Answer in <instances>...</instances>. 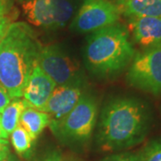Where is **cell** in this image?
I'll return each mask as SVG.
<instances>
[{
	"label": "cell",
	"mask_w": 161,
	"mask_h": 161,
	"mask_svg": "<svg viewBox=\"0 0 161 161\" xmlns=\"http://www.w3.org/2000/svg\"><path fill=\"white\" fill-rule=\"evenodd\" d=\"M151 123L149 107L133 98H116L105 106L98 129V142L105 150L127 149L143 141Z\"/></svg>",
	"instance_id": "6da1fadb"
},
{
	"label": "cell",
	"mask_w": 161,
	"mask_h": 161,
	"mask_svg": "<svg viewBox=\"0 0 161 161\" xmlns=\"http://www.w3.org/2000/svg\"><path fill=\"white\" fill-rule=\"evenodd\" d=\"M41 44L24 22H14L0 43V83L12 98H22Z\"/></svg>",
	"instance_id": "7a4b0ae2"
},
{
	"label": "cell",
	"mask_w": 161,
	"mask_h": 161,
	"mask_svg": "<svg viewBox=\"0 0 161 161\" xmlns=\"http://www.w3.org/2000/svg\"><path fill=\"white\" fill-rule=\"evenodd\" d=\"M135 53L128 30L117 23L92 32L87 40L84 59L94 75L111 76L128 66Z\"/></svg>",
	"instance_id": "3957f363"
},
{
	"label": "cell",
	"mask_w": 161,
	"mask_h": 161,
	"mask_svg": "<svg viewBox=\"0 0 161 161\" xmlns=\"http://www.w3.org/2000/svg\"><path fill=\"white\" fill-rule=\"evenodd\" d=\"M97 115L96 99L85 93L67 115L58 121H50L48 126L52 132L64 142H84L92 135Z\"/></svg>",
	"instance_id": "277c9868"
},
{
	"label": "cell",
	"mask_w": 161,
	"mask_h": 161,
	"mask_svg": "<svg viewBox=\"0 0 161 161\" xmlns=\"http://www.w3.org/2000/svg\"><path fill=\"white\" fill-rule=\"evenodd\" d=\"M126 80L133 88L153 95L161 94V47L135 53Z\"/></svg>",
	"instance_id": "5b68a950"
},
{
	"label": "cell",
	"mask_w": 161,
	"mask_h": 161,
	"mask_svg": "<svg viewBox=\"0 0 161 161\" xmlns=\"http://www.w3.org/2000/svg\"><path fill=\"white\" fill-rule=\"evenodd\" d=\"M28 23L44 29H59L72 18L74 6L69 0H19Z\"/></svg>",
	"instance_id": "8992f818"
},
{
	"label": "cell",
	"mask_w": 161,
	"mask_h": 161,
	"mask_svg": "<svg viewBox=\"0 0 161 161\" xmlns=\"http://www.w3.org/2000/svg\"><path fill=\"white\" fill-rule=\"evenodd\" d=\"M121 8L111 0H84L71 23V29L89 33L118 23Z\"/></svg>",
	"instance_id": "52a82bcc"
},
{
	"label": "cell",
	"mask_w": 161,
	"mask_h": 161,
	"mask_svg": "<svg viewBox=\"0 0 161 161\" xmlns=\"http://www.w3.org/2000/svg\"><path fill=\"white\" fill-rule=\"evenodd\" d=\"M36 63L57 86L81 81L77 64L58 47L41 46Z\"/></svg>",
	"instance_id": "ba28073f"
},
{
	"label": "cell",
	"mask_w": 161,
	"mask_h": 161,
	"mask_svg": "<svg viewBox=\"0 0 161 161\" xmlns=\"http://www.w3.org/2000/svg\"><path fill=\"white\" fill-rule=\"evenodd\" d=\"M84 94L81 81L57 86L40 111L47 113L51 121H58L67 115Z\"/></svg>",
	"instance_id": "9c48e42d"
},
{
	"label": "cell",
	"mask_w": 161,
	"mask_h": 161,
	"mask_svg": "<svg viewBox=\"0 0 161 161\" xmlns=\"http://www.w3.org/2000/svg\"><path fill=\"white\" fill-rule=\"evenodd\" d=\"M56 83L35 64L23 92V99L30 108L40 110L48 101Z\"/></svg>",
	"instance_id": "30bf717a"
},
{
	"label": "cell",
	"mask_w": 161,
	"mask_h": 161,
	"mask_svg": "<svg viewBox=\"0 0 161 161\" xmlns=\"http://www.w3.org/2000/svg\"><path fill=\"white\" fill-rule=\"evenodd\" d=\"M133 42L143 50L161 47V17H129Z\"/></svg>",
	"instance_id": "8fae6325"
},
{
	"label": "cell",
	"mask_w": 161,
	"mask_h": 161,
	"mask_svg": "<svg viewBox=\"0 0 161 161\" xmlns=\"http://www.w3.org/2000/svg\"><path fill=\"white\" fill-rule=\"evenodd\" d=\"M51 117L47 113L27 107L21 115L19 125L36 141L42 131L49 125Z\"/></svg>",
	"instance_id": "7c38bea8"
},
{
	"label": "cell",
	"mask_w": 161,
	"mask_h": 161,
	"mask_svg": "<svg viewBox=\"0 0 161 161\" xmlns=\"http://www.w3.org/2000/svg\"><path fill=\"white\" fill-rule=\"evenodd\" d=\"M121 12L127 17H161V0H126L120 6Z\"/></svg>",
	"instance_id": "4fadbf2b"
},
{
	"label": "cell",
	"mask_w": 161,
	"mask_h": 161,
	"mask_svg": "<svg viewBox=\"0 0 161 161\" xmlns=\"http://www.w3.org/2000/svg\"><path fill=\"white\" fill-rule=\"evenodd\" d=\"M27 107L28 105L21 98H13L0 113L2 128L8 136L17 127L21 115Z\"/></svg>",
	"instance_id": "5bb4252c"
},
{
	"label": "cell",
	"mask_w": 161,
	"mask_h": 161,
	"mask_svg": "<svg viewBox=\"0 0 161 161\" xmlns=\"http://www.w3.org/2000/svg\"><path fill=\"white\" fill-rule=\"evenodd\" d=\"M11 142L18 155L24 158H30L32 154L35 140L22 125H18L17 127L11 132Z\"/></svg>",
	"instance_id": "9a60e30c"
},
{
	"label": "cell",
	"mask_w": 161,
	"mask_h": 161,
	"mask_svg": "<svg viewBox=\"0 0 161 161\" xmlns=\"http://www.w3.org/2000/svg\"><path fill=\"white\" fill-rule=\"evenodd\" d=\"M138 156L140 161H161V138L149 142Z\"/></svg>",
	"instance_id": "2e32d148"
},
{
	"label": "cell",
	"mask_w": 161,
	"mask_h": 161,
	"mask_svg": "<svg viewBox=\"0 0 161 161\" xmlns=\"http://www.w3.org/2000/svg\"><path fill=\"white\" fill-rule=\"evenodd\" d=\"M16 12H13L12 9L2 16H0V43L4 39L9 26L12 23H14V20L16 18Z\"/></svg>",
	"instance_id": "e0dca14e"
},
{
	"label": "cell",
	"mask_w": 161,
	"mask_h": 161,
	"mask_svg": "<svg viewBox=\"0 0 161 161\" xmlns=\"http://www.w3.org/2000/svg\"><path fill=\"white\" fill-rule=\"evenodd\" d=\"M102 161H140L138 153H121L115 155L110 156L106 158Z\"/></svg>",
	"instance_id": "ac0fdd59"
},
{
	"label": "cell",
	"mask_w": 161,
	"mask_h": 161,
	"mask_svg": "<svg viewBox=\"0 0 161 161\" xmlns=\"http://www.w3.org/2000/svg\"><path fill=\"white\" fill-rule=\"evenodd\" d=\"M13 98L9 95L6 89L0 83V113L4 110Z\"/></svg>",
	"instance_id": "d6986e66"
},
{
	"label": "cell",
	"mask_w": 161,
	"mask_h": 161,
	"mask_svg": "<svg viewBox=\"0 0 161 161\" xmlns=\"http://www.w3.org/2000/svg\"><path fill=\"white\" fill-rule=\"evenodd\" d=\"M10 155L9 144L6 139H0V161L5 159Z\"/></svg>",
	"instance_id": "ffe728a7"
},
{
	"label": "cell",
	"mask_w": 161,
	"mask_h": 161,
	"mask_svg": "<svg viewBox=\"0 0 161 161\" xmlns=\"http://www.w3.org/2000/svg\"><path fill=\"white\" fill-rule=\"evenodd\" d=\"M40 161H62V158L57 151H51L47 153L44 158H42Z\"/></svg>",
	"instance_id": "44dd1931"
},
{
	"label": "cell",
	"mask_w": 161,
	"mask_h": 161,
	"mask_svg": "<svg viewBox=\"0 0 161 161\" xmlns=\"http://www.w3.org/2000/svg\"><path fill=\"white\" fill-rule=\"evenodd\" d=\"M10 0H0V16L11 10Z\"/></svg>",
	"instance_id": "7402d4cb"
},
{
	"label": "cell",
	"mask_w": 161,
	"mask_h": 161,
	"mask_svg": "<svg viewBox=\"0 0 161 161\" xmlns=\"http://www.w3.org/2000/svg\"><path fill=\"white\" fill-rule=\"evenodd\" d=\"M8 138V135L6 134L5 131L3 130L2 128V125H1V116H0V139H7Z\"/></svg>",
	"instance_id": "603a6c76"
},
{
	"label": "cell",
	"mask_w": 161,
	"mask_h": 161,
	"mask_svg": "<svg viewBox=\"0 0 161 161\" xmlns=\"http://www.w3.org/2000/svg\"><path fill=\"white\" fill-rule=\"evenodd\" d=\"M1 161H18V160L15 158H14V156L10 154V155L8 156L7 158H6L5 159H3V160H1Z\"/></svg>",
	"instance_id": "cb8c5ba5"
},
{
	"label": "cell",
	"mask_w": 161,
	"mask_h": 161,
	"mask_svg": "<svg viewBox=\"0 0 161 161\" xmlns=\"http://www.w3.org/2000/svg\"><path fill=\"white\" fill-rule=\"evenodd\" d=\"M111 1H113L114 3H115L116 5H118V6H120L124 2H125L126 0H111Z\"/></svg>",
	"instance_id": "d4e9b609"
}]
</instances>
